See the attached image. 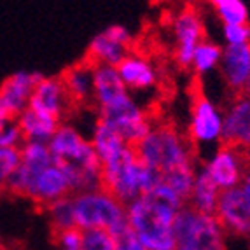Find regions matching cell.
<instances>
[{
    "label": "cell",
    "instance_id": "obj_28",
    "mask_svg": "<svg viewBox=\"0 0 250 250\" xmlns=\"http://www.w3.org/2000/svg\"><path fill=\"white\" fill-rule=\"evenodd\" d=\"M79 250H116V236L105 229H86Z\"/></svg>",
    "mask_w": 250,
    "mask_h": 250
},
{
    "label": "cell",
    "instance_id": "obj_34",
    "mask_svg": "<svg viewBox=\"0 0 250 250\" xmlns=\"http://www.w3.org/2000/svg\"><path fill=\"white\" fill-rule=\"evenodd\" d=\"M238 191H240V194H242L243 203H245L247 210H249V213H250V165H249V168H247L242 182L238 184Z\"/></svg>",
    "mask_w": 250,
    "mask_h": 250
},
{
    "label": "cell",
    "instance_id": "obj_39",
    "mask_svg": "<svg viewBox=\"0 0 250 250\" xmlns=\"http://www.w3.org/2000/svg\"><path fill=\"white\" fill-rule=\"evenodd\" d=\"M56 250H68V249H56Z\"/></svg>",
    "mask_w": 250,
    "mask_h": 250
},
{
    "label": "cell",
    "instance_id": "obj_10",
    "mask_svg": "<svg viewBox=\"0 0 250 250\" xmlns=\"http://www.w3.org/2000/svg\"><path fill=\"white\" fill-rule=\"evenodd\" d=\"M131 42L133 35L126 26L110 25L104 32L93 35L86 51V60L93 65L117 67L129 54Z\"/></svg>",
    "mask_w": 250,
    "mask_h": 250
},
{
    "label": "cell",
    "instance_id": "obj_29",
    "mask_svg": "<svg viewBox=\"0 0 250 250\" xmlns=\"http://www.w3.org/2000/svg\"><path fill=\"white\" fill-rule=\"evenodd\" d=\"M224 46H243L250 44V25H222Z\"/></svg>",
    "mask_w": 250,
    "mask_h": 250
},
{
    "label": "cell",
    "instance_id": "obj_32",
    "mask_svg": "<svg viewBox=\"0 0 250 250\" xmlns=\"http://www.w3.org/2000/svg\"><path fill=\"white\" fill-rule=\"evenodd\" d=\"M81 240H83V231L77 229V228H70V229L56 233V247L58 249L79 250Z\"/></svg>",
    "mask_w": 250,
    "mask_h": 250
},
{
    "label": "cell",
    "instance_id": "obj_25",
    "mask_svg": "<svg viewBox=\"0 0 250 250\" xmlns=\"http://www.w3.org/2000/svg\"><path fill=\"white\" fill-rule=\"evenodd\" d=\"M222 25H245L249 23V9L243 0H210Z\"/></svg>",
    "mask_w": 250,
    "mask_h": 250
},
{
    "label": "cell",
    "instance_id": "obj_20",
    "mask_svg": "<svg viewBox=\"0 0 250 250\" xmlns=\"http://www.w3.org/2000/svg\"><path fill=\"white\" fill-rule=\"evenodd\" d=\"M63 86L74 105H88L93 102V63L88 60L68 67L62 75Z\"/></svg>",
    "mask_w": 250,
    "mask_h": 250
},
{
    "label": "cell",
    "instance_id": "obj_35",
    "mask_svg": "<svg viewBox=\"0 0 250 250\" xmlns=\"http://www.w3.org/2000/svg\"><path fill=\"white\" fill-rule=\"evenodd\" d=\"M11 121H13V117L9 116L4 108H2V105H0V129L4 128V126L7 125V123H11Z\"/></svg>",
    "mask_w": 250,
    "mask_h": 250
},
{
    "label": "cell",
    "instance_id": "obj_5",
    "mask_svg": "<svg viewBox=\"0 0 250 250\" xmlns=\"http://www.w3.org/2000/svg\"><path fill=\"white\" fill-rule=\"evenodd\" d=\"M75 228L86 229H105L114 236H119L128 229L126 205L104 188L89 189L72 194Z\"/></svg>",
    "mask_w": 250,
    "mask_h": 250
},
{
    "label": "cell",
    "instance_id": "obj_26",
    "mask_svg": "<svg viewBox=\"0 0 250 250\" xmlns=\"http://www.w3.org/2000/svg\"><path fill=\"white\" fill-rule=\"evenodd\" d=\"M49 217V222L53 226V229L56 233L65 229H70L75 228L74 221V207H72V196L62 198V200H56L54 203L44 207Z\"/></svg>",
    "mask_w": 250,
    "mask_h": 250
},
{
    "label": "cell",
    "instance_id": "obj_15",
    "mask_svg": "<svg viewBox=\"0 0 250 250\" xmlns=\"http://www.w3.org/2000/svg\"><path fill=\"white\" fill-rule=\"evenodd\" d=\"M213 215L221 222L224 231L233 236H249L250 234V213L242 200L238 188L222 191Z\"/></svg>",
    "mask_w": 250,
    "mask_h": 250
},
{
    "label": "cell",
    "instance_id": "obj_3",
    "mask_svg": "<svg viewBox=\"0 0 250 250\" xmlns=\"http://www.w3.org/2000/svg\"><path fill=\"white\" fill-rule=\"evenodd\" d=\"M138 159L146 167L156 168L161 175L182 168H196V149L177 128L154 125L152 129L135 146Z\"/></svg>",
    "mask_w": 250,
    "mask_h": 250
},
{
    "label": "cell",
    "instance_id": "obj_7",
    "mask_svg": "<svg viewBox=\"0 0 250 250\" xmlns=\"http://www.w3.org/2000/svg\"><path fill=\"white\" fill-rule=\"evenodd\" d=\"M224 112L208 96L198 95L191 105L188 123V138L194 149H210L222 144Z\"/></svg>",
    "mask_w": 250,
    "mask_h": 250
},
{
    "label": "cell",
    "instance_id": "obj_2",
    "mask_svg": "<svg viewBox=\"0 0 250 250\" xmlns=\"http://www.w3.org/2000/svg\"><path fill=\"white\" fill-rule=\"evenodd\" d=\"M54 165H58L68 182L72 194L102 188V163L91 146L74 125L62 123L47 142Z\"/></svg>",
    "mask_w": 250,
    "mask_h": 250
},
{
    "label": "cell",
    "instance_id": "obj_11",
    "mask_svg": "<svg viewBox=\"0 0 250 250\" xmlns=\"http://www.w3.org/2000/svg\"><path fill=\"white\" fill-rule=\"evenodd\" d=\"M173 35V58L182 68H191L192 56L198 44L205 39V23L200 13L194 9H182L171 20Z\"/></svg>",
    "mask_w": 250,
    "mask_h": 250
},
{
    "label": "cell",
    "instance_id": "obj_19",
    "mask_svg": "<svg viewBox=\"0 0 250 250\" xmlns=\"http://www.w3.org/2000/svg\"><path fill=\"white\" fill-rule=\"evenodd\" d=\"M67 196H72L70 182H68L65 171L54 163L44 168L35 177L32 189L28 192L30 200H34L35 203L42 205V207H47L56 200H62V198Z\"/></svg>",
    "mask_w": 250,
    "mask_h": 250
},
{
    "label": "cell",
    "instance_id": "obj_30",
    "mask_svg": "<svg viewBox=\"0 0 250 250\" xmlns=\"http://www.w3.org/2000/svg\"><path fill=\"white\" fill-rule=\"evenodd\" d=\"M21 165L20 149H5L0 147V180H7Z\"/></svg>",
    "mask_w": 250,
    "mask_h": 250
},
{
    "label": "cell",
    "instance_id": "obj_14",
    "mask_svg": "<svg viewBox=\"0 0 250 250\" xmlns=\"http://www.w3.org/2000/svg\"><path fill=\"white\" fill-rule=\"evenodd\" d=\"M42 79H44V74L30 70H18L13 75H9L7 79L0 84V105H2V108L13 119H16L23 110L28 108L32 91Z\"/></svg>",
    "mask_w": 250,
    "mask_h": 250
},
{
    "label": "cell",
    "instance_id": "obj_13",
    "mask_svg": "<svg viewBox=\"0 0 250 250\" xmlns=\"http://www.w3.org/2000/svg\"><path fill=\"white\" fill-rule=\"evenodd\" d=\"M222 144L236 146L250 156V95L240 93L226 105Z\"/></svg>",
    "mask_w": 250,
    "mask_h": 250
},
{
    "label": "cell",
    "instance_id": "obj_17",
    "mask_svg": "<svg viewBox=\"0 0 250 250\" xmlns=\"http://www.w3.org/2000/svg\"><path fill=\"white\" fill-rule=\"evenodd\" d=\"M131 95L116 67L93 65V104L98 110L112 107Z\"/></svg>",
    "mask_w": 250,
    "mask_h": 250
},
{
    "label": "cell",
    "instance_id": "obj_31",
    "mask_svg": "<svg viewBox=\"0 0 250 250\" xmlns=\"http://www.w3.org/2000/svg\"><path fill=\"white\" fill-rule=\"evenodd\" d=\"M23 144H25V137H23L20 126L16 125L14 119L0 129V147H5V149H20Z\"/></svg>",
    "mask_w": 250,
    "mask_h": 250
},
{
    "label": "cell",
    "instance_id": "obj_38",
    "mask_svg": "<svg viewBox=\"0 0 250 250\" xmlns=\"http://www.w3.org/2000/svg\"><path fill=\"white\" fill-rule=\"evenodd\" d=\"M247 238H249V247H250V234H249V236H247Z\"/></svg>",
    "mask_w": 250,
    "mask_h": 250
},
{
    "label": "cell",
    "instance_id": "obj_33",
    "mask_svg": "<svg viewBox=\"0 0 250 250\" xmlns=\"http://www.w3.org/2000/svg\"><path fill=\"white\" fill-rule=\"evenodd\" d=\"M116 250H146L140 242V238L135 234V231L128 229L123 234L116 236Z\"/></svg>",
    "mask_w": 250,
    "mask_h": 250
},
{
    "label": "cell",
    "instance_id": "obj_24",
    "mask_svg": "<svg viewBox=\"0 0 250 250\" xmlns=\"http://www.w3.org/2000/svg\"><path fill=\"white\" fill-rule=\"evenodd\" d=\"M222 49L224 47L219 46L217 42L210 41V39L205 37L203 41L198 44L196 51H194V56H192L191 63V70L196 75H208L213 70L219 68L222 60Z\"/></svg>",
    "mask_w": 250,
    "mask_h": 250
},
{
    "label": "cell",
    "instance_id": "obj_36",
    "mask_svg": "<svg viewBox=\"0 0 250 250\" xmlns=\"http://www.w3.org/2000/svg\"><path fill=\"white\" fill-rule=\"evenodd\" d=\"M5 191H7V188H5V182H4V180H0V196H2Z\"/></svg>",
    "mask_w": 250,
    "mask_h": 250
},
{
    "label": "cell",
    "instance_id": "obj_23",
    "mask_svg": "<svg viewBox=\"0 0 250 250\" xmlns=\"http://www.w3.org/2000/svg\"><path fill=\"white\" fill-rule=\"evenodd\" d=\"M219 196L221 191L215 184L212 182L207 171L201 167L196 168V175H194V184H192L191 194L188 198V205L192 210H196L200 213H207V215H213L219 203Z\"/></svg>",
    "mask_w": 250,
    "mask_h": 250
},
{
    "label": "cell",
    "instance_id": "obj_27",
    "mask_svg": "<svg viewBox=\"0 0 250 250\" xmlns=\"http://www.w3.org/2000/svg\"><path fill=\"white\" fill-rule=\"evenodd\" d=\"M194 175H196V168H182V170L165 173V175H163V182L167 184L171 191H175L177 194L188 203L192 184H194Z\"/></svg>",
    "mask_w": 250,
    "mask_h": 250
},
{
    "label": "cell",
    "instance_id": "obj_6",
    "mask_svg": "<svg viewBox=\"0 0 250 250\" xmlns=\"http://www.w3.org/2000/svg\"><path fill=\"white\" fill-rule=\"evenodd\" d=\"M175 250H228V233L215 215H207L186 205L173 224Z\"/></svg>",
    "mask_w": 250,
    "mask_h": 250
},
{
    "label": "cell",
    "instance_id": "obj_9",
    "mask_svg": "<svg viewBox=\"0 0 250 250\" xmlns=\"http://www.w3.org/2000/svg\"><path fill=\"white\" fill-rule=\"evenodd\" d=\"M249 165V154L245 150L229 144H221L205 161V165H201V168L222 192L238 188Z\"/></svg>",
    "mask_w": 250,
    "mask_h": 250
},
{
    "label": "cell",
    "instance_id": "obj_1",
    "mask_svg": "<svg viewBox=\"0 0 250 250\" xmlns=\"http://www.w3.org/2000/svg\"><path fill=\"white\" fill-rule=\"evenodd\" d=\"M186 205L161 180L150 192L126 205L129 229L135 231L146 250H175L173 224Z\"/></svg>",
    "mask_w": 250,
    "mask_h": 250
},
{
    "label": "cell",
    "instance_id": "obj_21",
    "mask_svg": "<svg viewBox=\"0 0 250 250\" xmlns=\"http://www.w3.org/2000/svg\"><path fill=\"white\" fill-rule=\"evenodd\" d=\"M14 121L20 126L21 133L25 137V142H44V144L49 142L51 137L56 133V129L62 125V123L53 119V117L37 112V110H32V108L23 110Z\"/></svg>",
    "mask_w": 250,
    "mask_h": 250
},
{
    "label": "cell",
    "instance_id": "obj_12",
    "mask_svg": "<svg viewBox=\"0 0 250 250\" xmlns=\"http://www.w3.org/2000/svg\"><path fill=\"white\" fill-rule=\"evenodd\" d=\"M72 107L74 104H72L60 75L58 77L44 75V79L37 83V86L34 88L28 102V108L46 114L60 123H63V119L68 116Z\"/></svg>",
    "mask_w": 250,
    "mask_h": 250
},
{
    "label": "cell",
    "instance_id": "obj_4",
    "mask_svg": "<svg viewBox=\"0 0 250 250\" xmlns=\"http://www.w3.org/2000/svg\"><path fill=\"white\" fill-rule=\"evenodd\" d=\"M161 180V171L146 167L133 146L117 158L102 163V188L125 205L150 192Z\"/></svg>",
    "mask_w": 250,
    "mask_h": 250
},
{
    "label": "cell",
    "instance_id": "obj_22",
    "mask_svg": "<svg viewBox=\"0 0 250 250\" xmlns=\"http://www.w3.org/2000/svg\"><path fill=\"white\" fill-rule=\"evenodd\" d=\"M89 140H91V146L95 149L98 159H100V163L117 158V156L125 152L129 147V144L117 133L116 129H112L108 125H105L104 121H100V119H96L95 125H93Z\"/></svg>",
    "mask_w": 250,
    "mask_h": 250
},
{
    "label": "cell",
    "instance_id": "obj_18",
    "mask_svg": "<svg viewBox=\"0 0 250 250\" xmlns=\"http://www.w3.org/2000/svg\"><path fill=\"white\" fill-rule=\"evenodd\" d=\"M117 72L119 77L125 83V86L129 89V93L133 91H149L158 84L159 74L158 68L147 56L138 53H131L117 65Z\"/></svg>",
    "mask_w": 250,
    "mask_h": 250
},
{
    "label": "cell",
    "instance_id": "obj_8",
    "mask_svg": "<svg viewBox=\"0 0 250 250\" xmlns=\"http://www.w3.org/2000/svg\"><path fill=\"white\" fill-rule=\"evenodd\" d=\"M98 119L108 125L125 138L129 146H137L149 133L154 123L147 110L129 95L112 107L98 110Z\"/></svg>",
    "mask_w": 250,
    "mask_h": 250
},
{
    "label": "cell",
    "instance_id": "obj_16",
    "mask_svg": "<svg viewBox=\"0 0 250 250\" xmlns=\"http://www.w3.org/2000/svg\"><path fill=\"white\" fill-rule=\"evenodd\" d=\"M226 88L234 95L245 93L250 79V44L243 46H224L219 65Z\"/></svg>",
    "mask_w": 250,
    "mask_h": 250
},
{
    "label": "cell",
    "instance_id": "obj_37",
    "mask_svg": "<svg viewBox=\"0 0 250 250\" xmlns=\"http://www.w3.org/2000/svg\"><path fill=\"white\" fill-rule=\"evenodd\" d=\"M0 250H9L7 247H4V245H0Z\"/></svg>",
    "mask_w": 250,
    "mask_h": 250
}]
</instances>
